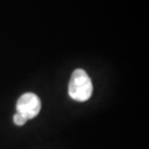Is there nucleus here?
I'll return each mask as SVG.
<instances>
[{
	"label": "nucleus",
	"mask_w": 149,
	"mask_h": 149,
	"mask_svg": "<svg viewBox=\"0 0 149 149\" xmlns=\"http://www.w3.org/2000/svg\"><path fill=\"white\" fill-rule=\"evenodd\" d=\"M69 95L74 100L84 102L88 100L93 93L91 78L84 70L77 69L71 74L69 83Z\"/></svg>",
	"instance_id": "f257e3e1"
},
{
	"label": "nucleus",
	"mask_w": 149,
	"mask_h": 149,
	"mask_svg": "<svg viewBox=\"0 0 149 149\" xmlns=\"http://www.w3.org/2000/svg\"><path fill=\"white\" fill-rule=\"evenodd\" d=\"M13 121H14V123L16 125H18V126H22L25 123L27 122V119L25 117H23L22 114L18 113H16L13 116Z\"/></svg>",
	"instance_id": "7ed1b4c3"
},
{
	"label": "nucleus",
	"mask_w": 149,
	"mask_h": 149,
	"mask_svg": "<svg viewBox=\"0 0 149 149\" xmlns=\"http://www.w3.org/2000/svg\"><path fill=\"white\" fill-rule=\"evenodd\" d=\"M42 103L39 97L33 93H25L17 102V113L28 119L33 118L40 113Z\"/></svg>",
	"instance_id": "f03ea898"
}]
</instances>
